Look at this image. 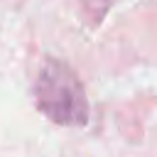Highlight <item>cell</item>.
<instances>
[{"mask_svg":"<svg viewBox=\"0 0 157 157\" xmlns=\"http://www.w3.org/2000/svg\"><path fill=\"white\" fill-rule=\"evenodd\" d=\"M39 108L56 123L78 125L86 120V98L81 83L71 76L66 66L47 64L37 78Z\"/></svg>","mask_w":157,"mask_h":157,"instance_id":"6da1fadb","label":"cell"}]
</instances>
